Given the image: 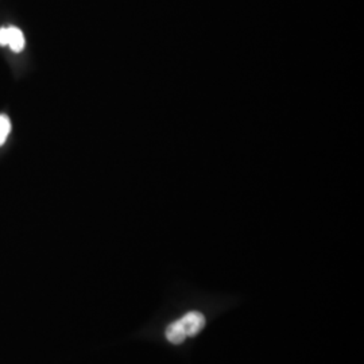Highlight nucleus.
<instances>
[{
	"instance_id": "1",
	"label": "nucleus",
	"mask_w": 364,
	"mask_h": 364,
	"mask_svg": "<svg viewBox=\"0 0 364 364\" xmlns=\"http://www.w3.org/2000/svg\"><path fill=\"white\" fill-rule=\"evenodd\" d=\"M0 46H10L13 52H22L25 48L23 33L18 27L0 28Z\"/></svg>"
},
{
	"instance_id": "3",
	"label": "nucleus",
	"mask_w": 364,
	"mask_h": 364,
	"mask_svg": "<svg viewBox=\"0 0 364 364\" xmlns=\"http://www.w3.org/2000/svg\"><path fill=\"white\" fill-rule=\"evenodd\" d=\"M166 338H168L171 344H181V343H183V340L188 338L180 320L171 323L166 328Z\"/></svg>"
},
{
	"instance_id": "4",
	"label": "nucleus",
	"mask_w": 364,
	"mask_h": 364,
	"mask_svg": "<svg viewBox=\"0 0 364 364\" xmlns=\"http://www.w3.org/2000/svg\"><path fill=\"white\" fill-rule=\"evenodd\" d=\"M11 131V122L6 115H0V146L4 144Z\"/></svg>"
},
{
	"instance_id": "2",
	"label": "nucleus",
	"mask_w": 364,
	"mask_h": 364,
	"mask_svg": "<svg viewBox=\"0 0 364 364\" xmlns=\"http://www.w3.org/2000/svg\"><path fill=\"white\" fill-rule=\"evenodd\" d=\"M180 321L186 332V336H196L205 326V317L200 312L188 313Z\"/></svg>"
}]
</instances>
